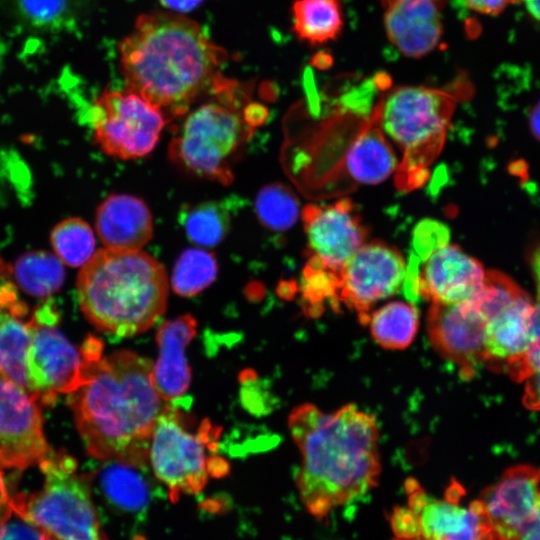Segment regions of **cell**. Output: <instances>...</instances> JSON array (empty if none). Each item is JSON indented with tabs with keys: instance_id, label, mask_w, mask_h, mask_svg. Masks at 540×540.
Instances as JSON below:
<instances>
[{
	"instance_id": "ab89813d",
	"label": "cell",
	"mask_w": 540,
	"mask_h": 540,
	"mask_svg": "<svg viewBox=\"0 0 540 540\" xmlns=\"http://www.w3.org/2000/svg\"><path fill=\"white\" fill-rule=\"evenodd\" d=\"M529 125L534 136L540 140V100L529 112Z\"/></svg>"
},
{
	"instance_id": "d6a6232c",
	"label": "cell",
	"mask_w": 540,
	"mask_h": 540,
	"mask_svg": "<svg viewBox=\"0 0 540 540\" xmlns=\"http://www.w3.org/2000/svg\"><path fill=\"white\" fill-rule=\"evenodd\" d=\"M68 0H19L24 16L36 26H52L62 21L68 11Z\"/></svg>"
},
{
	"instance_id": "f1b7e54d",
	"label": "cell",
	"mask_w": 540,
	"mask_h": 540,
	"mask_svg": "<svg viewBox=\"0 0 540 540\" xmlns=\"http://www.w3.org/2000/svg\"><path fill=\"white\" fill-rule=\"evenodd\" d=\"M181 222L191 242L211 247L227 235L231 216L222 202L209 201L186 208L182 211Z\"/></svg>"
},
{
	"instance_id": "7402d4cb",
	"label": "cell",
	"mask_w": 540,
	"mask_h": 540,
	"mask_svg": "<svg viewBox=\"0 0 540 540\" xmlns=\"http://www.w3.org/2000/svg\"><path fill=\"white\" fill-rule=\"evenodd\" d=\"M344 165L353 180L364 184L379 183L396 170L395 152L375 114L351 142Z\"/></svg>"
},
{
	"instance_id": "e575fe53",
	"label": "cell",
	"mask_w": 540,
	"mask_h": 540,
	"mask_svg": "<svg viewBox=\"0 0 540 540\" xmlns=\"http://www.w3.org/2000/svg\"><path fill=\"white\" fill-rule=\"evenodd\" d=\"M0 539H49L38 527L12 510L10 516L0 524Z\"/></svg>"
},
{
	"instance_id": "d6986e66",
	"label": "cell",
	"mask_w": 540,
	"mask_h": 540,
	"mask_svg": "<svg viewBox=\"0 0 540 540\" xmlns=\"http://www.w3.org/2000/svg\"><path fill=\"white\" fill-rule=\"evenodd\" d=\"M196 330L197 321L188 314L165 320L158 326L159 355L152 366L151 379L164 401L176 400L189 388L191 373L186 349Z\"/></svg>"
},
{
	"instance_id": "277c9868",
	"label": "cell",
	"mask_w": 540,
	"mask_h": 540,
	"mask_svg": "<svg viewBox=\"0 0 540 540\" xmlns=\"http://www.w3.org/2000/svg\"><path fill=\"white\" fill-rule=\"evenodd\" d=\"M168 289L164 266L141 250L101 249L77 279L80 307L88 321L119 337L151 328L166 310Z\"/></svg>"
},
{
	"instance_id": "52a82bcc",
	"label": "cell",
	"mask_w": 540,
	"mask_h": 540,
	"mask_svg": "<svg viewBox=\"0 0 540 540\" xmlns=\"http://www.w3.org/2000/svg\"><path fill=\"white\" fill-rule=\"evenodd\" d=\"M39 465L44 474L42 488L11 498L12 510L49 539H103L89 485L76 473L75 460L53 451Z\"/></svg>"
},
{
	"instance_id": "b9f144b4",
	"label": "cell",
	"mask_w": 540,
	"mask_h": 540,
	"mask_svg": "<svg viewBox=\"0 0 540 540\" xmlns=\"http://www.w3.org/2000/svg\"><path fill=\"white\" fill-rule=\"evenodd\" d=\"M393 1H395V0H381L383 6H386L387 4H389V3L393 2ZM438 1H442V0H438Z\"/></svg>"
},
{
	"instance_id": "ac0fdd59",
	"label": "cell",
	"mask_w": 540,
	"mask_h": 540,
	"mask_svg": "<svg viewBox=\"0 0 540 540\" xmlns=\"http://www.w3.org/2000/svg\"><path fill=\"white\" fill-rule=\"evenodd\" d=\"M441 2L395 0L384 6L385 32L391 44L411 58L432 52L443 36Z\"/></svg>"
},
{
	"instance_id": "44dd1931",
	"label": "cell",
	"mask_w": 540,
	"mask_h": 540,
	"mask_svg": "<svg viewBox=\"0 0 540 540\" xmlns=\"http://www.w3.org/2000/svg\"><path fill=\"white\" fill-rule=\"evenodd\" d=\"M533 303L521 290L487 321L485 363L506 369L525 351L530 335Z\"/></svg>"
},
{
	"instance_id": "83f0119b",
	"label": "cell",
	"mask_w": 540,
	"mask_h": 540,
	"mask_svg": "<svg viewBox=\"0 0 540 540\" xmlns=\"http://www.w3.org/2000/svg\"><path fill=\"white\" fill-rule=\"evenodd\" d=\"M18 285L28 294L49 297L63 285L65 272L58 257L44 252H28L19 257L14 265Z\"/></svg>"
},
{
	"instance_id": "4fadbf2b",
	"label": "cell",
	"mask_w": 540,
	"mask_h": 540,
	"mask_svg": "<svg viewBox=\"0 0 540 540\" xmlns=\"http://www.w3.org/2000/svg\"><path fill=\"white\" fill-rule=\"evenodd\" d=\"M38 399L0 373V468L25 469L53 450L43 432Z\"/></svg>"
},
{
	"instance_id": "4316f807",
	"label": "cell",
	"mask_w": 540,
	"mask_h": 540,
	"mask_svg": "<svg viewBox=\"0 0 540 540\" xmlns=\"http://www.w3.org/2000/svg\"><path fill=\"white\" fill-rule=\"evenodd\" d=\"M99 481L106 498L128 511L142 509L148 502V488L138 467L117 460H106Z\"/></svg>"
},
{
	"instance_id": "7bdbcfd3",
	"label": "cell",
	"mask_w": 540,
	"mask_h": 540,
	"mask_svg": "<svg viewBox=\"0 0 540 540\" xmlns=\"http://www.w3.org/2000/svg\"><path fill=\"white\" fill-rule=\"evenodd\" d=\"M4 267L2 266V263L0 262V273L3 271Z\"/></svg>"
},
{
	"instance_id": "4dcf8cb0",
	"label": "cell",
	"mask_w": 540,
	"mask_h": 540,
	"mask_svg": "<svg viewBox=\"0 0 540 540\" xmlns=\"http://www.w3.org/2000/svg\"><path fill=\"white\" fill-rule=\"evenodd\" d=\"M255 209L263 226L274 231H284L291 228L298 219L299 200L287 185L271 183L258 192Z\"/></svg>"
},
{
	"instance_id": "74e56055",
	"label": "cell",
	"mask_w": 540,
	"mask_h": 540,
	"mask_svg": "<svg viewBox=\"0 0 540 540\" xmlns=\"http://www.w3.org/2000/svg\"><path fill=\"white\" fill-rule=\"evenodd\" d=\"M0 468V524L12 513L11 497L9 496L3 472Z\"/></svg>"
},
{
	"instance_id": "8d00e7d4",
	"label": "cell",
	"mask_w": 540,
	"mask_h": 540,
	"mask_svg": "<svg viewBox=\"0 0 540 540\" xmlns=\"http://www.w3.org/2000/svg\"><path fill=\"white\" fill-rule=\"evenodd\" d=\"M169 11L186 13L197 8L204 0H159Z\"/></svg>"
},
{
	"instance_id": "9a60e30c",
	"label": "cell",
	"mask_w": 540,
	"mask_h": 540,
	"mask_svg": "<svg viewBox=\"0 0 540 540\" xmlns=\"http://www.w3.org/2000/svg\"><path fill=\"white\" fill-rule=\"evenodd\" d=\"M487 318L470 298L454 304L432 302L427 330L433 348L457 365L464 377H472L485 363Z\"/></svg>"
},
{
	"instance_id": "ba28073f",
	"label": "cell",
	"mask_w": 540,
	"mask_h": 540,
	"mask_svg": "<svg viewBox=\"0 0 540 540\" xmlns=\"http://www.w3.org/2000/svg\"><path fill=\"white\" fill-rule=\"evenodd\" d=\"M215 436L216 430L208 421L193 430L188 416L178 407L164 406L151 435L148 460L170 500L197 494L205 487L212 470H216L207 455Z\"/></svg>"
},
{
	"instance_id": "ffe728a7",
	"label": "cell",
	"mask_w": 540,
	"mask_h": 540,
	"mask_svg": "<svg viewBox=\"0 0 540 540\" xmlns=\"http://www.w3.org/2000/svg\"><path fill=\"white\" fill-rule=\"evenodd\" d=\"M96 229L106 248L141 250L152 238L153 218L142 199L113 194L97 208Z\"/></svg>"
},
{
	"instance_id": "5bb4252c",
	"label": "cell",
	"mask_w": 540,
	"mask_h": 540,
	"mask_svg": "<svg viewBox=\"0 0 540 540\" xmlns=\"http://www.w3.org/2000/svg\"><path fill=\"white\" fill-rule=\"evenodd\" d=\"M302 220L308 242L306 265L331 273L339 274L367 237L355 205L348 198L333 204H308Z\"/></svg>"
},
{
	"instance_id": "836d02e7",
	"label": "cell",
	"mask_w": 540,
	"mask_h": 540,
	"mask_svg": "<svg viewBox=\"0 0 540 540\" xmlns=\"http://www.w3.org/2000/svg\"><path fill=\"white\" fill-rule=\"evenodd\" d=\"M448 228L434 220L421 221L414 229L413 248L414 253L424 261L435 250L448 244Z\"/></svg>"
},
{
	"instance_id": "d4e9b609",
	"label": "cell",
	"mask_w": 540,
	"mask_h": 540,
	"mask_svg": "<svg viewBox=\"0 0 540 540\" xmlns=\"http://www.w3.org/2000/svg\"><path fill=\"white\" fill-rule=\"evenodd\" d=\"M24 309L14 306L8 312L0 308V373L29 391L26 356L31 341V327L18 318ZM30 392V391H29Z\"/></svg>"
},
{
	"instance_id": "9c48e42d",
	"label": "cell",
	"mask_w": 540,
	"mask_h": 540,
	"mask_svg": "<svg viewBox=\"0 0 540 540\" xmlns=\"http://www.w3.org/2000/svg\"><path fill=\"white\" fill-rule=\"evenodd\" d=\"M58 314L51 303L29 320L31 341L26 356L29 391L40 404H52L59 393H71L86 380L90 363L101 356L102 344L88 339L77 349L56 328Z\"/></svg>"
},
{
	"instance_id": "f546056e",
	"label": "cell",
	"mask_w": 540,
	"mask_h": 540,
	"mask_svg": "<svg viewBox=\"0 0 540 540\" xmlns=\"http://www.w3.org/2000/svg\"><path fill=\"white\" fill-rule=\"evenodd\" d=\"M218 263L213 253L189 248L178 257L171 277L175 293L183 297L194 296L216 279Z\"/></svg>"
},
{
	"instance_id": "f35d334b",
	"label": "cell",
	"mask_w": 540,
	"mask_h": 540,
	"mask_svg": "<svg viewBox=\"0 0 540 540\" xmlns=\"http://www.w3.org/2000/svg\"><path fill=\"white\" fill-rule=\"evenodd\" d=\"M520 539L540 540V493L534 520L525 529Z\"/></svg>"
},
{
	"instance_id": "cb8c5ba5",
	"label": "cell",
	"mask_w": 540,
	"mask_h": 540,
	"mask_svg": "<svg viewBox=\"0 0 540 540\" xmlns=\"http://www.w3.org/2000/svg\"><path fill=\"white\" fill-rule=\"evenodd\" d=\"M292 16L296 36L311 45L335 40L344 25L339 0H295Z\"/></svg>"
},
{
	"instance_id": "8992f818",
	"label": "cell",
	"mask_w": 540,
	"mask_h": 540,
	"mask_svg": "<svg viewBox=\"0 0 540 540\" xmlns=\"http://www.w3.org/2000/svg\"><path fill=\"white\" fill-rule=\"evenodd\" d=\"M455 99L441 89L400 86L391 90L375 109L378 124L402 151L397 165V188L420 187L429 175L428 167L439 155Z\"/></svg>"
},
{
	"instance_id": "60d3db41",
	"label": "cell",
	"mask_w": 540,
	"mask_h": 540,
	"mask_svg": "<svg viewBox=\"0 0 540 540\" xmlns=\"http://www.w3.org/2000/svg\"><path fill=\"white\" fill-rule=\"evenodd\" d=\"M522 1L528 12L538 21H540V0H513Z\"/></svg>"
},
{
	"instance_id": "8fae6325",
	"label": "cell",
	"mask_w": 540,
	"mask_h": 540,
	"mask_svg": "<svg viewBox=\"0 0 540 540\" xmlns=\"http://www.w3.org/2000/svg\"><path fill=\"white\" fill-rule=\"evenodd\" d=\"M90 121L103 152L123 160L148 155L169 122L160 109L128 88L101 93Z\"/></svg>"
},
{
	"instance_id": "1f68e13d",
	"label": "cell",
	"mask_w": 540,
	"mask_h": 540,
	"mask_svg": "<svg viewBox=\"0 0 540 540\" xmlns=\"http://www.w3.org/2000/svg\"><path fill=\"white\" fill-rule=\"evenodd\" d=\"M51 243L57 257L71 267L85 265L94 255L93 231L79 218H69L57 224L51 233Z\"/></svg>"
},
{
	"instance_id": "3957f363",
	"label": "cell",
	"mask_w": 540,
	"mask_h": 540,
	"mask_svg": "<svg viewBox=\"0 0 540 540\" xmlns=\"http://www.w3.org/2000/svg\"><path fill=\"white\" fill-rule=\"evenodd\" d=\"M153 363L121 350L94 359L68 398L87 452L136 467L148 461L151 435L165 405L151 379Z\"/></svg>"
},
{
	"instance_id": "30bf717a",
	"label": "cell",
	"mask_w": 540,
	"mask_h": 540,
	"mask_svg": "<svg viewBox=\"0 0 540 540\" xmlns=\"http://www.w3.org/2000/svg\"><path fill=\"white\" fill-rule=\"evenodd\" d=\"M407 505L394 508L390 516L398 538L414 539H494L493 529L482 502L462 505L464 488L452 483L443 498L427 494L414 479L406 483Z\"/></svg>"
},
{
	"instance_id": "484cf974",
	"label": "cell",
	"mask_w": 540,
	"mask_h": 540,
	"mask_svg": "<svg viewBox=\"0 0 540 540\" xmlns=\"http://www.w3.org/2000/svg\"><path fill=\"white\" fill-rule=\"evenodd\" d=\"M367 324L373 339L381 347L400 350L414 340L419 313L413 304L394 301L371 313Z\"/></svg>"
},
{
	"instance_id": "603a6c76",
	"label": "cell",
	"mask_w": 540,
	"mask_h": 540,
	"mask_svg": "<svg viewBox=\"0 0 540 540\" xmlns=\"http://www.w3.org/2000/svg\"><path fill=\"white\" fill-rule=\"evenodd\" d=\"M530 264L536 283L530 335L524 353L505 370L514 381H525L523 404L529 410H540V245L531 254Z\"/></svg>"
},
{
	"instance_id": "d590c367",
	"label": "cell",
	"mask_w": 540,
	"mask_h": 540,
	"mask_svg": "<svg viewBox=\"0 0 540 540\" xmlns=\"http://www.w3.org/2000/svg\"><path fill=\"white\" fill-rule=\"evenodd\" d=\"M513 0H464L465 4L475 12L496 15Z\"/></svg>"
},
{
	"instance_id": "7a4b0ae2",
	"label": "cell",
	"mask_w": 540,
	"mask_h": 540,
	"mask_svg": "<svg viewBox=\"0 0 540 540\" xmlns=\"http://www.w3.org/2000/svg\"><path fill=\"white\" fill-rule=\"evenodd\" d=\"M126 88L160 109L169 122L185 115L220 74L227 52L181 13L140 15L119 44Z\"/></svg>"
},
{
	"instance_id": "2e32d148",
	"label": "cell",
	"mask_w": 540,
	"mask_h": 540,
	"mask_svg": "<svg viewBox=\"0 0 540 540\" xmlns=\"http://www.w3.org/2000/svg\"><path fill=\"white\" fill-rule=\"evenodd\" d=\"M540 493V468L521 464L508 468L479 500L490 520L494 539H520L534 520Z\"/></svg>"
},
{
	"instance_id": "6da1fadb",
	"label": "cell",
	"mask_w": 540,
	"mask_h": 540,
	"mask_svg": "<svg viewBox=\"0 0 540 540\" xmlns=\"http://www.w3.org/2000/svg\"><path fill=\"white\" fill-rule=\"evenodd\" d=\"M288 427L301 454L296 486L312 516L323 519L376 486L381 464L374 416L355 404L330 413L302 404Z\"/></svg>"
},
{
	"instance_id": "e0dca14e",
	"label": "cell",
	"mask_w": 540,
	"mask_h": 540,
	"mask_svg": "<svg viewBox=\"0 0 540 540\" xmlns=\"http://www.w3.org/2000/svg\"><path fill=\"white\" fill-rule=\"evenodd\" d=\"M486 271L457 245L435 250L419 268L417 294L431 302L454 304L473 297L484 284Z\"/></svg>"
},
{
	"instance_id": "5b68a950",
	"label": "cell",
	"mask_w": 540,
	"mask_h": 540,
	"mask_svg": "<svg viewBox=\"0 0 540 540\" xmlns=\"http://www.w3.org/2000/svg\"><path fill=\"white\" fill-rule=\"evenodd\" d=\"M204 96L199 106L185 114L169 144V157L192 175L228 185L234 178L233 159L267 112L252 101L247 85L221 73Z\"/></svg>"
},
{
	"instance_id": "7c38bea8",
	"label": "cell",
	"mask_w": 540,
	"mask_h": 540,
	"mask_svg": "<svg viewBox=\"0 0 540 540\" xmlns=\"http://www.w3.org/2000/svg\"><path fill=\"white\" fill-rule=\"evenodd\" d=\"M406 264L399 251L380 241L364 243L339 274L337 305L342 302L367 324L371 307L399 290Z\"/></svg>"
}]
</instances>
